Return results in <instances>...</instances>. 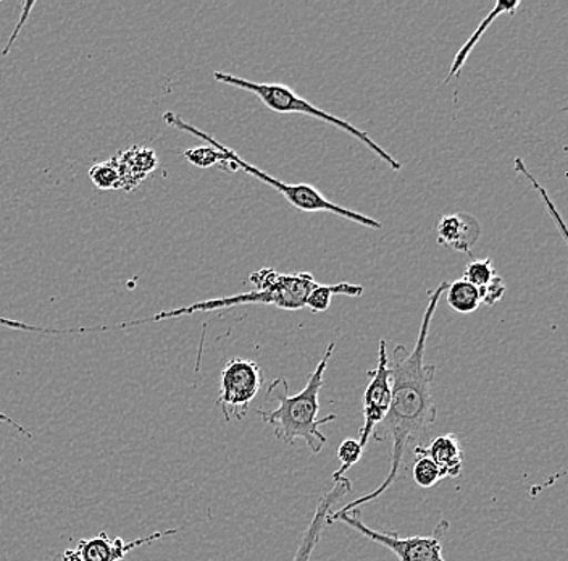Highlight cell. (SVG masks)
I'll return each mask as SVG.
<instances>
[{"instance_id": "cell-9", "label": "cell", "mask_w": 568, "mask_h": 561, "mask_svg": "<svg viewBox=\"0 0 568 561\" xmlns=\"http://www.w3.org/2000/svg\"><path fill=\"white\" fill-rule=\"evenodd\" d=\"M173 534H176V529H166V531L154 532V534L145 535V538L126 542L122 538L110 539L106 532H101L95 538L83 539V541L78 542L74 550H77L81 561H122L131 550Z\"/></svg>"}, {"instance_id": "cell-26", "label": "cell", "mask_w": 568, "mask_h": 561, "mask_svg": "<svg viewBox=\"0 0 568 561\" xmlns=\"http://www.w3.org/2000/svg\"><path fill=\"white\" fill-rule=\"evenodd\" d=\"M62 561H81L80 555H78L77 550L69 549L63 552Z\"/></svg>"}, {"instance_id": "cell-20", "label": "cell", "mask_w": 568, "mask_h": 561, "mask_svg": "<svg viewBox=\"0 0 568 561\" xmlns=\"http://www.w3.org/2000/svg\"><path fill=\"white\" fill-rule=\"evenodd\" d=\"M495 276H497V273L495 264H493V259L486 258L468 262L462 279L467 280L468 283L477 287V289H481L486 283L491 282V279Z\"/></svg>"}, {"instance_id": "cell-11", "label": "cell", "mask_w": 568, "mask_h": 561, "mask_svg": "<svg viewBox=\"0 0 568 561\" xmlns=\"http://www.w3.org/2000/svg\"><path fill=\"white\" fill-rule=\"evenodd\" d=\"M481 236L477 218L468 212L446 214L438 222V243L459 253L470 254Z\"/></svg>"}, {"instance_id": "cell-1", "label": "cell", "mask_w": 568, "mask_h": 561, "mask_svg": "<svg viewBox=\"0 0 568 561\" xmlns=\"http://www.w3.org/2000/svg\"><path fill=\"white\" fill-rule=\"evenodd\" d=\"M446 289L447 282H443L436 287V290L429 291L428 303H426L424 319H422L418 339L414 348L408 350L404 344H397L388 360L390 407L385 421L373 432L378 442H383L386 437H390V442H393L388 474L378 488L339 508L335 513L358 510L388 492L403 467L407 447L414 440L420 439L428 431L429 425L435 424L436 417H438V407L433 397L436 365L426 364L425 351L433 315H435Z\"/></svg>"}, {"instance_id": "cell-24", "label": "cell", "mask_w": 568, "mask_h": 561, "mask_svg": "<svg viewBox=\"0 0 568 561\" xmlns=\"http://www.w3.org/2000/svg\"><path fill=\"white\" fill-rule=\"evenodd\" d=\"M34 3H24V12H23V20L20 21V23L17 24L16 33L10 37L9 46H7L6 51H3V54H7L9 52V49L12 48L13 42H16L18 31L21 30V27H23L24 20L30 17V10L33 9Z\"/></svg>"}, {"instance_id": "cell-8", "label": "cell", "mask_w": 568, "mask_h": 561, "mask_svg": "<svg viewBox=\"0 0 568 561\" xmlns=\"http://www.w3.org/2000/svg\"><path fill=\"white\" fill-rule=\"evenodd\" d=\"M390 407V375L388 350L385 340H379L378 364L368 371V385L364 392V425L358 432L362 449L371 442L375 429L385 421Z\"/></svg>"}, {"instance_id": "cell-4", "label": "cell", "mask_w": 568, "mask_h": 561, "mask_svg": "<svg viewBox=\"0 0 568 561\" xmlns=\"http://www.w3.org/2000/svg\"><path fill=\"white\" fill-rule=\"evenodd\" d=\"M163 120H165L170 127H175L176 130L186 131V133L193 134V137L199 138V140H204L211 143V146H215L237 170H243L247 176L254 177V179L258 181H264V183L272 187L273 190L283 194L287 202H291V204L300 209V211L329 212V214H335L337 218L358 223V226L365 227V229H383V223L378 222V220L361 214V212L351 211V209L343 208V206H337L335 202L326 200L317 188L311 187V184H287L284 183V181L273 179V177H270L264 170L257 169V167L251 166V163L241 159L233 149L226 148V146L213 140L211 134L204 133V131L199 130V128L184 122L178 113L165 112L163 113Z\"/></svg>"}, {"instance_id": "cell-17", "label": "cell", "mask_w": 568, "mask_h": 561, "mask_svg": "<svg viewBox=\"0 0 568 561\" xmlns=\"http://www.w3.org/2000/svg\"><path fill=\"white\" fill-rule=\"evenodd\" d=\"M415 461L412 467V475H414L415 484L422 489H432L443 481L442 471L436 467L435 461L425 452V447L417 445L414 449Z\"/></svg>"}, {"instance_id": "cell-25", "label": "cell", "mask_w": 568, "mask_h": 561, "mask_svg": "<svg viewBox=\"0 0 568 561\" xmlns=\"http://www.w3.org/2000/svg\"><path fill=\"white\" fill-rule=\"evenodd\" d=\"M0 422H3V424L12 425V428H16L18 432H21V434L30 437L31 439V432H28L27 429L23 428V425L18 424L16 419L10 418L9 414L0 413Z\"/></svg>"}, {"instance_id": "cell-19", "label": "cell", "mask_w": 568, "mask_h": 561, "mask_svg": "<svg viewBox=\"0 0 568 561\" xmlns=\"http://www.w3.org/2000/svg\"><path fill=\"white\" fill-rule=\"evenodd\" d=\"M362 454H364V449H362L357 439L343 440L339 449H337V458H339L341 468L333 474V481L336 482L343 479L344 474L362 460Z\"/></svg>"}, {"instance_id": "cell-3", "label": "cell", "mask_w": 568, "mask_h": 561, "mask_svg": "<svg viewBox=\"0 0 568 561\" xmlns=\"http://www.w3.org/2000/svg\"><path fill=\"white\" fill-rule=\"evenodd\" d=\"M248 280L257 285V289L247 291V293L213 298V300L199 301L191 307L159 312L152 318L141 319L138 324L165 321V319L181 318V315H191L195 312L220 311V309L243 307V304H272L280 309L300 311L305 308L308 293L317 285V280L311 273H278L275 269H262V271L252 273Z\"/></svg>"}, {"instance_id": "cell-2", "label": "cell", "mask_w": 568, "mask_h": 561, "mask_svg": "<svg viewBox=\"0 0 568 561\" xmlns=\"http://www.w3.org/2000/svg\"><path fill=\"white\" fill-rule=\"evenodd\" d=\"M335 343L326 348L325 357L318 362L317 368L308 374L307 383L297 395H290V385L286 379L278 378L270 383L266 389V399L278 401L276 410H262L258 408L262 421L272 428L276 439L282 440L286 445H294L297 440H304L312 453H320L328 439L320 431L322 425L336 421V414L318 418L320 390L325 383L326 368L335 353Z\"/></svg>"}, {"instance_id": "cell-18", "label": "cell", "mask_w": 568, "mask_h": 561, "mask_svg": "<svg viewBox=\"0 0 568 561\" xmlns=\"http://www.w3.org/2000/svg\"><path fill=\"white\" fill-rule=\"evenodd\" d=\"M89 179L92 184L99 190H122V180H120L119 167H116L115 159L109 161L98 162L89 169Z\"/></svg>"}, {"instance_id": "cell-13", "label": "cell", "mask_w": 568, "mask_h": 561, "mask_svg": "<svg viewBox=\"0 0 568 561\" xmlns=\"http://www.w3.org/2000/svg\"><path fill=\"white\" fill-rule=\"evenodd\" d=\"M425 452L435 461L444 479H456L462 474L464 452L456 434H444L432 440Z\"/></svg>"}, {"instance_id": "cell-6", "label": "cell", "mask_w": 568, "mask_h": 561, "mask_svg": "<svg viewBox=\"0 0 568 561\" xmlns=\"http://www.w3.org/2000/svg\"><path fill=\"white\" fill-rule=\"evenodd\" d=\"M361 508L347 513H329L326 524L343 523L353 528L368 541L385 547L393 552L399 561H446L443 555V539L449 524L446 520L439 521L432 535H414L400 538L396 532L375 531L362 521Z\"/></svg>"}, {"instance_id": "cell-22", "label": "cell", "mask_w": 568, "mask_h": 561, "mask_svg": "<svg viewBox=\"0 0 568 561\" xmlns=\"http://www.w3.org/2000/svg\"><path fill=\"white\" fill-rule=\"evenodd\" d=\"M515 169L518 170V172L524 173L525 179L528 181H531L532 188H535L536 191H538L539 197H541V200L546 202V206H548V212L550 214V218L554 219V222L557 223V227L560 229V236L564 237V240H567V230L566 226H564L562 218H560L559 212L554 209L552 202L549 201L548 193H546L545 188L541 187V184L536 181L535 177L531 176L530 172H528L527 167L524 166V161L521 159H515Z\"/></svg>"}, {"instance_id": "cell-10", "label": "cell", "mask_w": 568, "mask_h": 561, "mask_svg": "<svg viewBox=\"0 0 568 561\" xmlns=\"http://www.w3.org/2000/svg\"><path fill=\"white\" fill-rule=\"evenodd\" d=\"M353 489L349 479L343 478L335 482L332 490L325 493L322 499L318 500L317 510H315L314 518L305 529L304 535H302L300 547H297L296 555L293 561H311L312 553H314L315 547L320 541L323 528L326 524V517L332 513V508L337 505L347 493Z\"/></svg>"}, {"instance_id": "cell-7", "label": "cell", "mask_w": 568, "mask_h": 561, "mask_svg": "<svg viewBox=\"0 0 568 561\" xmlns=\"http://www.w3.org/2000/svg\"><path fill=\"white\" fill-rule=\"evenodd\" d=\"M264 375L258 362L233 358L226 362L220 378L219 408L225 421L246 418L248 407L262 389Z\"/></svg>"}, {"instance_id": "cell-12", "label": "cell", "mask_w": 568, "mask_h": 561, "mask_svg": "<svg viewBox=\"0 0 568 561\" xmlns=\"http://www.w3.org/2000/svg\"><path fill=\"white\" fill-rule=\"evenodd\" d=\"M113 159L119 167L124 191H133L134 188L140 187L142 181L154 172L159 162L154 149L145 148V146H131L126 151L113 156Z\"/></svg>"}, {"instance_id": "cell-15", "label": "cell", "mask_w": 568, "mask_h": 561, "mask_svg": "<svg viewBox=\"0 0 568 561\" xmlns=\"http://www.w3.org/2000/svg\"><path fill=\"white\" fill-rule=\"evenodd\" d=\"M364 287L353 285V283H336V285H322L317 283L314 290L308 293L305 300V308L311 309L312 312L328 311L335 294H347V297H362L364 294Z\"/></svg>"}, {"instance_id": "cell-5", "label": "cell", "mask_w": 568, "mask_h": 561, "mask_svg": "<svg viewBox=\"0 0 568 561\" xmlns=\"http://www.w3.org/2000/svg\"><path fill=\"white\" fill-rule=\"evenodd\" d=\"M213 78H215V81H219V83L230 84V87L252 92V94L257 96V98L264 102L266 109L273 110V112L301 113V116H307L311 117V119H317L322 120V122L329 123V126L336 127L337 130L351 134L355 140L367 146V148L375 152L383 162L388 163L390 169L396 170V172L397 170L403 169V163L397 162L389 152H386L385 149L382 148V146L376 144L375 141L365 133V131L351 126L347 120L339 119V117L333 116V113L318 109L317 106L305 101V99L301 98L296 91L284 87V84L255 83V81H248L246 78L234 77V74L225 72H213Z\"/></svg>"}, {"instance_id": "cell-21", "label": "cell", "mask_w": 568, "mask_h": 561, "mask_svg": "<svg viewBox=\"0 0 568 561\" xmlns=\"http://www.w3.org/2000/svg\"><path fill=\"white\" fill-rule=\"evenodd\" d=\"M184 159L199 169H211L223 162V154L215 146H201V148L187 149L183 152Z\"/></svg>"}, {"instance_id": "cell-16", "label": "cell", "mask_w": 568, "mask_h": 561, "mask_svg": "<svg viewBox=\"0 0 568 561\" xmlns=\"http://www.w3.org/2000/svg\"><path fill=\"white\" fill-rule=\"evenodd\" d=\"M446 293L447 304L459 312V314H471L477 311L481 301H479V290L477 287L468 283L467 280L459 279L456 282L447 283Z\"/></svg>"}, {"instance_id": "cell-14", "label": "cell", "mask_w": 568, "mask_h": 561, "mask_svg": "<svg viewBox=\"0 0 568 561\" xmlns=\"http://www.w3.org/2000/svg\"><path fill=\"white\" fill-rule=\"evenodd\" d=\"M520 7V2H497L495 6V9H493V12L489 13L488 17H486L485 20L479 23L478 30L475 31L474 34H471L470 39H468L467 42H465L464 46H462L460 51L457 52L456 59H454L453 66H450L449 73H447L446 80H444V83H449L450 80H453L454 77H457L462 72V69H464L465 63H467L468 57H470L471 52H474L475 46H477V42L479 41V38L483 37V34L488 31V28L491 27L493 23H495V20L499 19L500 16H504V13H510V16H514L515 10Z\"/></svg>"}, {"instance_id": "cell-23", "label": "cell", "mask_w": 568, "mask_h": 561, "mask_svg": "<svg viewBox=\"0 0 568 561\" xmlns=\"http://www.w3.org/2000/svg\"><path fill=\"white\" fill-rule=\"evenodd\" d=\"M479 290V301L485 307H496L500 300H503L504 294H506V282H504L503 277L495 276L491 279V282L486 283L485 287H481Z\"/></svg>"}]
</instances>
